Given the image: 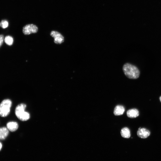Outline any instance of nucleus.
Masks as SVG:
<instances>
[{"label":"nucleus","instance_id":"f257e3e1","mask_svg":"<svg viewBox=\"0 0 161 161\" xmlns=\"http://www.w3.org/2000/svg\"><path fill=\"white\" fill-rule=\"evenodd\" d=\"M123 70L125 76L128 78L136 79L139 76V70L135 66L131 64L126 63L123 66Z\"/></svg>","mask_w":161,"mask_h":161},{"label":"nucleus","instance_id":"f03ea898","mask_svg":"<svg viewBox=\"0 0 161 161\" xmlns=\"http://www.w3.org/2000/svg\"><path fill=\"white\" fill-rule=\"evenodd\" d=\"M26 107V104H21L16 107L15 111L16 115L18 119L21 121H26L30 118L29 113L25 111Z\"/></svg>","mask_w":161,"mask_h":161},{"label":"nucleus","instance_id":"7ed1b4c3","mask_svg":"<svg viewBox=\"0 0 161 161\" xmlns=\"http://www.w3.org/2000/svg\"><path fill=\"white\" fill-rule=\"evenodd\" d=\"M12 105L11 101L9 99L3 100L0 104V116L6 117L10 113Z\"/></svg>","mask_w":161,"mask_h":161},{"label":"nucleus","instance_id":"20e7f679","mask_svg":"<svg viewBox=\"0 0 161 161\" xmlns=\"http://www.w3.org/2000/svg\"><path fill=\"white\" fill-rule=\"evenodd\" d=\"M38 28L33 24L27 25L23 28V31L25 35H29L32 33H36L38 31Z\"/></svg>","mask_w":161,"mask_h":161},{"label":"nucleus","instance_id":"39448f33","mask_svg":"<svg viewBox=\"0 0 161 161\" xmlns=\"http://www.w3.org/2000/svg\"><path fill=\"white\" fill-rule=\"evenodd\" d=\"M50 35L54 39V42L56 44H60L64 41V37L57 31H51Z\"/></svg>","mask_w":161,"mask_h":161},{"label":"nucleus","instance_id":"423d86ee","mask_svg":"<svg viewBox=\"0 0 161 161\" xmlns=\"http://www.w3.org/2000/svg\"><path fill=\"white\" fill-rule=\"evenodd\" d=\"M138 136L142 138H146L150 134V132L145 128H140L137 133Z\"/></svg>","mask_w":161,"mask_h":161},{"label":"nucleus","instance_id":"0eeeda50","mask_svg":"<svg viewBox=\"0 0 161 161\" xmlns=\"http://www.w3.org/2000/svg\"><path fill=\"white\" fill-rule=\"evenodd\" d=\"M7 127L8 130L13 132L16 131L18 128V123L15 122H10L7 124Z\"/></svg>","mask_w":161,"mask_h":161},{"label":"nucleus","instance_id":"6e6552de","mask_svg":"<svg viewBox=\"0 0 161 161\" xmlns=\"http://www.w3.org/2000/svg\"><path fill=\"white\" fill-rule=\"evenodd\" d=\"M9 133L8 130L6 127L0 128V140H4L8 136Z\"/></svg>","mask_w":161,"mask_h":161},{"label":"nucleus","instance_id":"1a4fd4ad","mask_svg":"<svg viewBox=\"0 0 161 161\" xmlns=\"http://www.w3.org/2000/svg\"><path fill=\"white\" fill-rule=\"evenodd\" d=\"M125 111L124 107L122 105H117L115 107L114 111L115 115L119 116L122 115Z\"/></svg>","mask_w":161,"mask_h":161},{"label":"nucleus","instance_id":"9d476101","mask_svg":"<svg viewBox=\"0 0 161 161\" xmlns=\"http://www.w3.org/2000/svg\"><path fill=\"white\" fill-rule=\"evenodd\" d=\"M126 114L129 117L134 118L138 116L139 113L137 109H133L128 111L127 112Z\"/></svg>","mask_w":161,"mask_h":161},{"label":"nucleus","instance_id":"9b49d317","mask_svg":"<svg viewBox=\"0 0 161 161\" xmlns=\"http://www.w3.org/2000/svg\"><path fill=\"white\" fill-rule=\"evenodd\" d=\"M122 136L125 138H129L131 136L130 131L127 127L123 128L121 131Z\"/></svg>","mask_w":161,"mask_h":161},{"label":"nucleus","instance_id":"f8f14e48","mask_svg":"<svg viewBox=\"0 0 161 161\" xmlns=\"http://www.w3.org/2000/svg\"><path fill=\"white\" fill-rule=\"evenodd\" d=\"M4 41L6 44L8 46H12L14 42L13 38L10 36H6L5 39Z\"/></svg>","mask_w":161,"mask_h":161},{"label":"nucleus","instance_id":"ddd939ff","mask_svg":"<svg viewBox=\"0 0 161 161\" xmlns=\"http://www.w3.org/2000/svg\"><path fill=\"white\" fill-rule=\"evenodd\" d=\"M9 25L8 21L6 20H3L0 23V27L3 29L7 28Z\"/></svg>","mask_w":161,"mask_h":161},{"label":"nucleus","instance_id":"4468645a","mask_svg":"<svg viewBox=\"0 0 161 161\" xmlns=\"http://www.w3.org/2000/svg\"><path fill=\"white\" fill-rule=\"evenodd\" d=\"M4 40V37L3 35H0V47H1L3 44Z\"/></svg>","mask_w":161,"mask_h":161},{"label":"nucleus","instance_id":"2eb2a0df","mask_svg":"<svg viewBox=\"0 0 161 161\" xmlns=\"http://www.w3.org/2000/svg\"><path fill=\"white\" fill-rule=\"evenodd\" d=\"M2 147V145L1 142H0V151H1Z\"/></svg>","mask_w":161,"mask_h":161},{"label":"nucleus","instance_id":"dca6fc26","mask_svg":"<svg viewBox=\"0 0 161 161\" xmlns=\"http://www.w3.org/2000/svg\"><path fill=\"white\" fill-rule=\"evenodd\" d=\"M160 102H161V96L160 97Z\"/></svg>","mask_w":161,"mask_h":161}]
</instances>
